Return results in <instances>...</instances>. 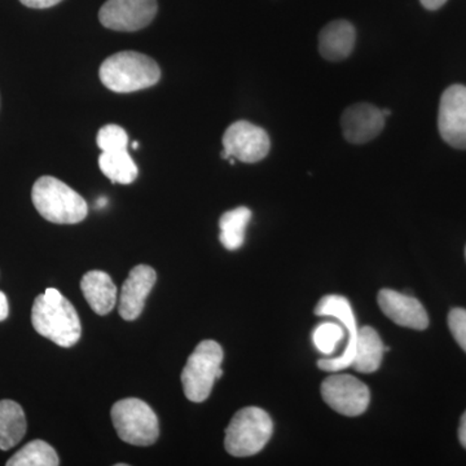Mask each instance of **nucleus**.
I'll list each match as a JSON object with an SVG mask.
<instances>
[{"label":"nucleus","mask_w":466,"mask_h":466,"mask_svg":"<svg viewBox=\"0 0 466 466\" xmlns=\"http://www.w3.org/2000/svg\"><path fill=\"white\" fill-rule=\"evenodd\" d=\"M32 323L36 332L61 348H72L81 339L82 325L75 306L54 288L34 300Z\"/></svg>","instance_id":"nucleus-1"},{"label":"nucleus","mask_w":466,"mask_h":466,"mask_svg":"<svg viewBox=\"0 0 466 466\" xmlns=\"http://www.w3.org/2000/svg\"><path fill=\"white\" fill-rule=\"evenodd\" d=\"M99 76L101 84L110 91L130 94L157 85L161 69L147 55L125 51L106 58L101 64Z\"/></svg>","instance_id":"nucleus-2"},{"label":"nucleus","mask_w":466,"mask_h":466,"mask_svg":"<svg viewBox=\"0 0 466 466\" xmlns=\"http://www.w3.org/2000/svg\"><path fill=\"white\" fill-rule=\"evenodd\" d=\"M32 200L38 213L56 225H76L87 217L84 198L54 177H42L34 183Z\"/></svg>","instance_id":"nucleus-3"},{"label":"nucleus","mask_w":466,"mask_h":466,"mask_svg":"<svg viewBox=\"0 0 466 466\" xmlns=\"http://www.w3.org/2000/svg\"><path fill=\"white\" fill-rule=\"evenodd\" d=\"M271 417L258 407H247L232 417L226 429L225 447L235 458H248L260 452L271 440Z\"/></svg>","instance_id":"nucleus-4"},{"label":"nucleus","mask_w":466,"mask_h":466,"mask_svg":"<svg viewBox=\"0 0 466 466\" xmlns=\"http://www.w3.org/2000/svg\"><path fill=\"white\" fill-rule=\"evenodd\" d=\"M223 350L219 343L207 339L195 349L182 373L187 400L201 403L208 400L214 383L223 375Z\"/></svg>","instance_id":"nucleus-5"},{"label":"nucleus","mask_w":466,"mask_h":466,"mask_svg":"<svg viewBox=\"0 0 466 466\" xmlns=\"http://www.w3.org/2000/svg\"><path fill=\"white\" fill-rule=\"evenodd\" d=\"M112 421L122 441L134 446H150L158 440V419L146 401L127 398L112 407Z\"/></svg>","instance_id":"nucleus-6"},{"label":"nucleus","mask_w":466,"mask_h":466,"mask_svg":"<svg viewBox=\"0 0 466 466\" xmlns=\"http://www.w3.org/2000/svg\"><path fill=\"white\" fill-rule=\"evenodd\" d=\"M321 395L328 406L349 417L363 415L370 401L366 383L350 375H333L325 379Z\"/></svg>","instance_id":"nucleus-7"},{"label":"nucleus","mask_w":466,"mask_h":466,"mask_svg":"<svg viewBox=\"0 0 466 466\" xmlns=\"http://www.w3.org/2000/svg\"><path fill=\"white\" fill-rule=\"evenodd\" d=\"M315 314L318 317L337 319V320L346 325L345 329L349 332L348 345H346L342 354L337 358L320 359L318 361V367L325 372H339V370L351 367L355 348H357L359 329L349 300L345 297L330 294V296L320 299L317 309H315Z\"/></svg>","instance_id":"nucleus-8"},{"label":"nucleus","mask_w":466,"mask_h":466,"mask_svg":"<svg viewBox=\"0 0 466 466\" xmlns=\"http://www.w3.org/2000/svg\"><path fill=\"white\" fill-rule=\"evenodd\" d=\"M157 9V0H108L100 9L99 20L115 32H137L152 23Z\"/></svg>","instance_id":"nucleus-9"},{"label":"nucleus","mask_w":466,"mask_h":466,"mask_svg":"<svg viewBox=\"0 0 466 466\" xmlns=\"http://www.w3.org/2000/svg\"><path fill=\"white\" fill-rule=\"evenodd\" d=\"M223 147L231 157L245 164L262 161L269 153L268 134L259 126L248 121L235 122L223 135Z\"/></svg>","instance_id":"nucleus-10"},{"label":"nucleus","mask_w":466,"mask_h":466,"mask_svg":"<svg viewBox=\"0 0 466 466\" xmlns=\"http://www.w3.org/2000/svg\"><path fill=\"white\" fill-rule=\"evenodd\" d=\"M438 128L444 142L466 149V86H450L441 95Z\"/></svg>","instance_id":"nucleus-11"},{"label":"nucleus","mask_w":466,"mask_h":466,"mask_svg":"<svg viewBox=\"0 0 466 466\" xmlns=\"http://www.w3.org/2000/svg\"><path fill=\"white\" fill-rule=\"evenodd\" d=\"M382 110L368 103L354 104L343 112L342 131L351 144H364L375 139L385 127Z\"/></svg>","instance_id":"nucleus-12"},{"label":"nucleus","mask_w":466,"mask_h":466,"mask_svg":"<svg viewBox=\"0 0 466 466\" xmlns=\"http://www.w3.org/2000/svg\"><path fill=\"white\" fill-rule=\"evenodd\" d=\"M157 275L152 267L139 265L131 269L122 285L119 297V315L127 321L140 317L146 305L147 297L155 287Z\"/></svg>","instance_id":"nucleus-13"},{"label":"nucleus","mask_w":466,"mask_h":466,"mask_svg":"<svg viewBox=\"0 0 466 466\" xmlns=\"http://www.w3.org/2000/svg\"><path fill=\"white\" fill-rule=\"evenodd\" d=\"M379 305L383 314L400 327L415 330L428 328V312L421 302L413 297L400 291L382 289L379 293Z\"/></svg>","instance_id":"nucleus-14"},{"label":"nucleus","mask_w":466,"mask_h":466,"mask_svg":"<svg viewBox=\"0 0 466 466\" xmlns=\"http://www.w3.org/2000/svg\"><path fill=\"white\" fill-rule=\"evenodd\" d=\"M357 32L346 20H336L328 24L319 34V51L328 61L339 63L348 58L354 51Z\"/></svg>","instance_id":"nucleus-15"},{"label":"nucleus","mask_w":466,"mask_h":466,"mask_svg":"<svg viewBox=\"0 0 466 466\" xmlns=\"http://www.w3.org/2000/svg\"><path fill=\"white\" fill-rule=\"evenodd\" d=\"M81 289L88 305L97 315L104 317L115 309L116 288L106 272H87L82 279Z\"/></svg>","instance_id":"nucleus-16"},{"label":"nucleus","mask_w":466,"mask_h":466,"mask_svg":"<svg viewBox=\"0 0 466 466\" xmlns=\"http://www.w3.org/2000/svg\"><path fill=\"white\" fill-rule=\"evenodd\" d=\"M385 346L379 333L372 327H363L359 329L357 348L351 367L360 373H373L382 363Z\"/></svg>","instance_id":"nucleus-17"},{"label":"nucleus","mask_w":466,"mask_h":466,"mask_svg":"<svg viewBox=\"0 0 466 466\" xmlns=\"http://www.w3.org/2000/svg\"><path fill=\"white\" fill-rule=\"evenodd\" d=\"M26 417L20 404L0 400V450L14 449L25 437Z\"/></svg>","instance_id":"nucleus-18"},{"label":"nucleus","mask_w":466,"mask_h":466,"mask_svg":"<svg viewBox=\"0 0 466 466\" xmlns=\"http://www.w3.org/2000/svg\"><path fill=\"white\" fill-rule=\"evenodd\" d=\"M251 218L250 208L241 207L223 214L219 220V240L227 250L240 249Z\"/></svg>","instance_id":"nucleus-19"},{"label":"nucleus","mask_w":466,"mask_h":466,"mask_svg":"<svg viewBox=\"0 0 466 466\" xmlns=\"http://www.w3.org/2000/svg\"><path fill=\"white\" fill-rule=\"evenodd\" d=\"M99 167L113 183L131 184L137 177V165L128 155L127 149L101 153Z\"/></svg>","instance_id":"nucleus-20"},{"label":"nucleus","mask_w":466,"mask_h":466,"mask_svg":"<svg viewBox=\"0 0 466 466\" xmlns=\"http://www.w3.org/2000/svg\"><path fill=\"white\" fill-rule=\"evenodd\" d=\"M60 460L56 451L45 441H33L17 451L7 461V466H57Z\"/></svg>","instance_id":"nucleus-21"},{"label":"nucleus","mask_w":466,"mask_h":466,"mask_svg":"<svg viewBox=\"0 0 466 466\" xmlns=\"http://www.w3.org/2000/svg\"><path fill=\"white\" fill-rule=\"evenodd\" d=\"M341 324L327 321V323L319 324L315 328L314 333H312V341L321 354L332 355L336 351L337 345L343 341L345 324Z\"/></svg>","instance_id":"nucleus-22"},{"label":"nucleus","mask_w":466,"mask_h":466,"mask_svg":"<svg viewBox=\"0 0 466 466\" xmlns=\"http://www.w3.org/2000/svg\"><path fill=\"white\" fill-rule=\"evenodd\" d=\"M96 142L101 152H118L127 149L128 137L121 126L106 125L100 128Z\"/></svg>","instance_id":"nucleus-23"},{"label":"nucleus","mask_w":466,"mask_h":466,"mask_svg":"<svg viewBox=\"0 0 466 466\" xmlns=\"http://www.w3.org/2000/svg\"><path fill=\"white\" fill-rule=\"evenodd\" d=\"M451 333L466 352V309H453L449 315Z\"/></svg>","instance_id":"nucleus-24"},{"label":"nucleus","mask_w":466,"mask_h":466,"mask_svg":"<svg viewBox=\"0 0 466 466\" xmlns=\"http://www.w3.org/2000/svg\"><path fill=\"white\" fill-rule=\"evenodd\" d=\"M20 2L29 8L45 9L54 7V5H58L63 0H20Z\"/></svg>","instance_id":"nucleus-25"},{"label":"nucleus","mask_w":466,"mask_h":466,"mask_svg":"<svg viewBox=\"0 0 466 466\" xmlns=\"http://www.w3.org/2000/svg\"><path fill=\"white\" fill-rule=\"evenodd\" d=\"M9 314V305L7 296L0 291V321L5 320Z\"/></svg>","instance_id":"nucleus-26"},{"label":"nucleus","mask_w":466,"mask_h":466,"mask_svg":"<svg viewBox=\"0 0 466 466\" xmlns=\"http://www.w3.org/2000/svg\"><path fill=\"white\" fill-rule=\"evenodd\" d=\"M420 2H421V5H424L426 9H429V11H437V9L446 5L447 0H420Z\"/></svg>","instance_id":"nucleus-27"},{"label":"nucleus","mask_w":466,"mask_h":466,"mask_svg":"<svg viewBox=\"0 0 466 466\" xmlns=\"http://www.w3.org/2000/svg\"><path fill=\"white\" fill-rule=\"evenodd\" d=\"M459 438L462 447L466 449V412L462 415L461 421H460Z\"/></svg>","instance_id":"nucleus-28"},{"label":"nucleus","mask_w":466,"mask_h":466,"mask_svg":"<svg viewBox=\"0 0 466 466\" xmlns=\"http://www.w3.org/2000/svg\"><path fill=\"white\" fill-rule=\"evenodd\" d=\"M108 205V198H100L99 200L96 201V208H103Z\"/></svg>","instance_id":"nucleus-29"},{"label":"nucleus","mask_w":466,"mask_h":466,"mask_svg":"<svg viewBox=\"0 0 466 466\" xmlns=\"http://www.w3.org/2000/svg\"><path fill=\"white\" fill-rule=\"evenodd\" d=\"M382 113H383V116H389L391 115V110L390 109H383Z\"/></svg>","instance_id":"nucleus-30"},{"label":"nucleus","mask_w":466,"mask_h":466,"mask_svg":"<svg viewBox=\"0 0 466 466\" xmlns=\"http://www.w3.org/2000/svg\"><path fill=\"white\" fill-rule=\"evenodd\" d=\"M137 147H139V144H137V142L133 143L134 149H137Z\"/></svg>","instance_id":"nucleus-31"},{"label":"nucleus","mask_w":466,"mask_h":466,"mask_svg":"<svg viewBox=\"0 0 466 466\" xmlns=\"http://www.w3.org/2000/svg\"><path fill=\"white\" fill-rule=\"evenodd\" d=\"M465 253H466V251H465Z\"/></svg>","instance_id":"nucleus-32"}]
</instances>
